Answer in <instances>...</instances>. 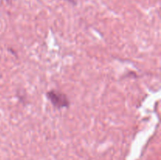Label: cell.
<instances>
[{
  "label": "cell",
  "instance_id": "obj_2",
  "mask_svg": "<svg viewBox=\"0 0 161 160\" xmlns=\"http://www.w3.org/2000/svg\"><path fill=\"white\" fill-rule=\"evenodd\" d=\"M66 1H68L69 3H72V4H74V5L77 3V0H66Z\"/></svg>",
  "mask_w": 161,
  "mask_h": 160
},
{
  "label": "cell",
  "instance_id": "obj_1",
  "mask_svg": "<svg viewBox=\"0 0 161 160\" xmlns=\"http://www.w3.org/2000/svg\"><path fill=\"white\" fill-rule=\"evenodd\" d=\"M47 97L52 104L57 108H67L69 105V100L67 96L62 93L56 90L49 91L47 93Z\"/></svg>",
  "mask_w": 161,
  "mask_h": 160
}]
</instances>
